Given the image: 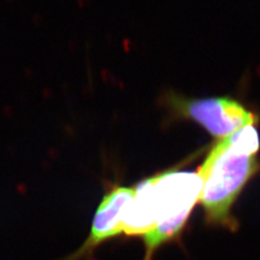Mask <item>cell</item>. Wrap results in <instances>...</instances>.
Returning a JSON list of instances; mask_svg holds the SVG:
<instances>
[{
	"mask_svg": "<svg viewBox=\"0 0 260 260\" xmlns=\"http://www.w3.org/2000/svg\"><path fill=\"white\" fill-rule=\"evenodd\" d=\"M162 104L172 117L195 121L218 140L258 120L253 112L229 96L195 99L169 91L162 95Z\"/></svg>",
	"mask_w": 260,
	"mask_h": 260,
	"instance_id": "obj_3",
	"label": "cell"
},
{
	"mask_svg": "<svg viewBox=\"0 0 260 260\" xmlns=\"http://www.w3.org/2000/svg\"><path fill=\"white\" fill-rule=\"evenodd\" d=\"M202 182L198 172H166L142 181L126 209L123 233L143 235L144 260H151L158 247L181 231L195 204Z\"/></svg>",
	"mask_w": 260,
	"mask_h": 260,
	"instance_id": "obj_1",
	"label": "cell"
},
{
	"mask_svg": "<svg viewBox=\"0 0 260 260\" xmlns=\"http://www.w3.org/2000/svg\"><path fill=\"white\" fill-rule=\"evenodd\" d=\"M259 137L253 125L219 140L211 148L198 174L202 182L198 202L208 222L236 227L231 208L251 177L260 170L256 154Z\"/></svg>",
	"mask_w": 260,
	"mask_h": 260,
	"instance_id": "obj_2",
	"label": "cell"
},
{
	"mask_svg": "<svg viewBox=\"0 0 260 260\" xmlns=\"http://www.w3.org/2000/svg\"><path fill=\"white\" fill-rule=\"evenodd\" d=\"M135 194V188L115 187L110 190L95 211L85 242L70 255L57 260H87L99 246L123 233L124 215Z\"/></svg>",
	"mask_w": 260,
	"mask_h": 260,
	"instance_id": "obj_4",
	"label": "cell"
}]
</instances>
